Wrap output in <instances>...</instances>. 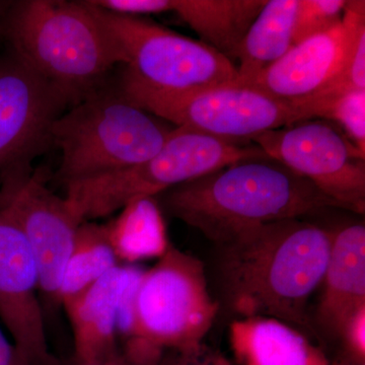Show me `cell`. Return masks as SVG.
Listing matches in <instances>:
<instances>
[{"instance_id":"d4e9b609","label":"cell","mask_w":365,"mask_h":365,"mask_svg":"<svg viewBox=\"0 0 365 365\" xmlns=\"http://www.w3.org/2000/svg\"><path fill=\"white\" fill-rule=\"evenodd\" d=\"M341 337L344 338L350 357L365 361V307L348 319Z\"/></svg>"},{"instance_id":"83f0119b","label":"cell","mask_w":365,"mask_h":365,"mask_svg":"<svg viewBox=\"0 0 365 365\" xmlns=\"http://www.w3.org/2000/svg\"><path fill=\"white\" fill-rule=\"evenodd\" d=\"M68 365H121V354L113 359L98 360V361H83V360L74 359L73 361Z\"/></svg>"},{"instance_id":"8fae6325","label":"cell","mask_w":365,"mask_h":365,"mask_svg":"<svg viewBox=\"0 0 365 365\" xmlns=\"http://www.w3.org/2000/svg\"><path fill=\"white\" fill-rule=\"evenodd\" d=\"M0 210L16 222L32 250L42 304L60 306L62 276L83 222L64 197L48 188L42 175L33 173L0 187Z\"/></svg>"},{"instance_id":"52a82bcc","label":"cell","mask_w":365,"mask_h":365,"mask_svg":"<svg viewBox=\"0 0 365 365\" xmlns=\"http://www.w3.org/2000/svg\"><path fill=\"white\" fill-rule=\"evenodd\" d=\"M91 4L121 54L124 71L120 81L163 93L200 90L237 81L234 61L201 41L141 16L113 14Z\"/></svg>"},{"instance_id":"484cf974","label":"cell","mask_w":365,"mask_h":365,"mask_svg":"<svg viewBox=\"0 0 365 365\" xmlns=\"http://www.w3.org/2000/svg\"><path fill=\"white\" fill-rule=\"evenodd\" d=\"M170 365H232L222 355L206 351L201 347L198 351L182 355V359Z\"/></svg>"},{"instance_id":"5b68a950","label":"cell","mask_w":365,"mask_h":365,"mask_svg":"<svg viewBox=\"0 0 365 365\" xmlns=\"http://www.w3.org/2000/svg\"><path fill=\"white\" fill-rule=\"evenodd\" d=\"M266 157L256 144L175 127L150 160L130 169L69 182L64 198L81 222H90L118 212L135 199L155 197L232 163Z\"/></svg>"},{"instance_id":"f1b7e54d","label":"cell","mask_w":365,"mask_h":365,"mask_svg":"<svg viewBox=\"0 0 365 365\" xmlns=\"http://www.w3.org/2000/svg\"><path fill=\"white\" fill-rule=\"evenodd\" d=\"M334 365H365V361H359V360H355L350 357V359L346 360V361H343L341 362V364Z\"/></svg>"},{"instance_id":"7a4b0ae2","label":"cell","mask_w":365,"mask_h":365,"mask_svg":"<svg viewBox=\"0 0 365 365\" xmlns=\"http://www.w3.org/2000/svg\"><path fill=\"white\" fill-rule=\"evenodd\" d=\"M163 199L175 217L217 246L265 223L342 208L269 157L232 163L165 192Z\"/></svg>"},{"instance_id":"5bb4252c","label":"cell","mask_w":365,"mask_h":365,"mask_svg":"<svg viewBox=\"0 0 365 365\" xmlns=\"http://www.w3.org/2000/svg\"><path fill=\"white\" fill-rule=\"evenodd\" d=\"M346 44L347 30L341 21L331 30L294 45L284 56L244 86L284 102H304L325 90L337 76Z\"/></svg>"},{"instance_id":"9c48e42d","label":"cell","mask_w":365,"mask_h":365,"mask_svg":"<svg viewBox=\"0 0 365 365\" xmlns=\"http://www.w3.org/2000/svg\"><path fill=\"white\" fill-rule=\"evenodd\" d=\"M251 141L345 210L364 215L365 155L333 125L304 120L264 132Z\"/></svg>"},{"instance_id":"ba28073f","label":"cell","mask_w":365,"mask_h":365,"mask_svg":"<svg viewBox=\"0 0 365 365\" xmlns=\"http://www.w3.org/2000/svg\"><path fill=\"white\" fill-rule=\"evenodd\" d=\"M119 86L132 102L174 127L235 143L316 119L304 103L284 102L237 83L181 93L146 90L121 81Z\"/></svg>"},{"instance_id":"9a60e30c","label":"cell","mask_w":365,"mask_h":365,"mask_svg":"<svg viewBox=\"0 0 365 365\" xmlns=\"http://www.w3.org/2000/svg\"><path fill=\"white\" fill-rule=\"evenodd\" d=\"M319 321L328 332L342 335L348 319L365 307V227L348 225L333 234Z\"/></svg>"},{"instance_id":"30bf717a","label":"cell","mask_w":365,"mask_h":365,"mask_svg":"<svg viewBox=\"0 0 365 365\" xmlns=\"http://www.w3.org/2000/svg\"><path fill=\"white\" fill-rule=\"evenodd\" d=\"M71 106L59 88L13 51L0 62V187L32 174L53 146L55 122Z\"/></svg>"},{"instance_id":"4316f807","label":"cell","mask_w":365,"mask_h":365,"mask_svg":"<svg viewBox=\"0 0 365 365\" xmlns=\"http://www.w3.org/2000/svg\"><path fill=\"white\" fill-rule=\"evenodd\" d=\"M0 365H30L0 329Z\"/></svg>"},{"instance_id":"7c38bea8","label":"cell","mask_w":365,"mask_h":365,"mask_svg":"<svg viewBox=\"0 0 365 365\" xmlns=\"http://www.w3.org/2000/svg\"><path fill=\"white\" fill-rule=\"evenodd\" d=\"M0 321L30 365H56L48 349L37 264L21 228L0 210Z\"/></svg>"},{"instance_id":"ac0fdd59","label":"cell","mask_w":365,"mask_h":365,"mask_svg":"<svg viewBox=\"0 0 365 365\" xmlns=\"http://www.w3.org/2000/svg\"><path fill=\"white\" fill-rule=\"evenodd\" d=\"M297 6L299 0H266L240 46L235 83H249L294 47Z\"/></svg>"},{"instance_id":"d6986e66","label":"cell","mask_w":365,"mask_h":365,"mask_svg":"<svg viewBox=\"0 0 365 365\" xmlns=\"http://www.w3.org/2000/svg\"><path fill=\"white\" fill-rule=\"evenodd\" d=\"M105 225L118 260L126 263L160 259L170 245L167 225L155 197L135 199Z\"/></svg>"},{"instance_id":"e0dca14e","label":"cell","mask_w":365,"mask_h":365,"mask_svg":"<svg viewBox=\"0 0 365 365\" xmlns=\"http://www.w3.org/2000/svg\"><path fill=\"white\" fill-rule=\"evenodd\" d=\"M266 0H173V11L201 42L237 59L245 36Z\"/></svg>"},{"instance_id":"603a6c76","label":"cell","mask_w":365,"mask_h":365,"mask_svg":"<svg viewBox=\"0 0 365 365\" xmlns=\"http://www.w3.org/2000/svg\"><path fill=\"white\" fill-rule=\"evenodd\" d=\"M323 118L342 127L346 138L365 155V90L347 91L334 98Z\"/></svg>"},{"instance_id":"7402d4cb","label":"cell","mask_w":365,"mask_h":365,"mask_svg":"<svg viewBox=\"0 0 365 365\" xmlns=\"http://www.w3.org/2000/svg\"><path fill=\"white\" fill-rule=\"evenodd\" d=\"M346 4L344 0H299L294 46L339 25Z\"/></svg>"},{"instance_id":"2e32d148","label":"cell","mask_w":365,"mask_h":365,"mask_svg":"<svg viewBox=\"0 0 365 365\" xmlns=\"http://www.w3.org/2000/svg\"><path fill=\"white\" fill-rule=\"evenodd\" d=\"M230 333L232 351L242 365H331L319 348L279 319H237Z\"/></svg>"},{"instance_id":"f546056e","label":"cell","mask_w":365,"mask_h":365,"mask_svg":"<svg viewBox=\"0 0 365 365\" xmlns=\"http://www.w3.org/2000/svg\"><path fill=\"white\" fill-rule=\"evenodd\" d=\"M121 365H148V364H136V362L128 361V360L124 359L123 357L121 356Z\"/></svg>"},{"instance_id":"277c9868","label":"cell","mask_w":365,"mask_h":365,"mask_svg":"<svg viewBox=\"0 0 365 365\" xmlns=\"http://www.w3.org/2000/svg\"><path fill=\"white\" fill-rule=\"evenodd\" d=\"M174 128L132 102L119 83H106L55 122L56 178L67 185L130 169L153 158Z\"/></svg>"},{"instance_id":"4fadbf2b","label":"cell","mask_w":365,"mask_h":365,"mask_svg":"<svg viewBox=\"0 0 365 365\" xmlns=\"http://www.w3.org/2000/svg\"><path fill=\"white\" fill-rule=\"evenodd\" d=\"M143 272L118 265L64 307L73 332L74 359L98 361L119 355L120 319Z\"/></svg>"},{"instance_id":"44dd1931","label":"cell","mask_w":365,"mask_h":365,"mask_svg":"<svg viewBox=\"0 0 365 365\" xmlns=\"http://www.w3.org/2000/svg\"><path fill=\"white\" fill-rule=\"evenodd\" d=\"M347 30V44L342 66L325 90L309 98L318 119L327 107L347 91L365 90V2L347 1L342 18Z\"/></svg>"},{"instance_id":"ffe728a7","label":"cell","mask_w":365,"mask_h":365,"mask_svg":"<svg viewBox=\"0 0 365 365\" xmlns=\"http://www.w3.org/2000/svg\"><path fill=\"white\" fill-rule=\"evenodd\" d=\"M118 265L105 225L81 222L62 276L60 306L71 304Z\"/></svg>"},{"instance_id":"6da1fadb","label":"cell","mask_w":365,"mask_h":365,"mask_svg":"<svg viewBox=\"0 0 365 365\" xmlns=\"http://www.w3.org/2000/svg\"><path fill=\"white\" fill-rule=\"evenodd\" d=\"M333 232L302 218L250 228L218 245V275L241 319L266 317L312 331L307 302L323 282Z\"/></svg>"},{"instance_id":"cb8c5ba5","label":"cell","mask_w":365,"mask_h":365,"mask_svg":"<svg viewBox=\"0 0 365 365\" xmlns=\"http://www.w3.org/2000/svg\"><path fill=\"white\" fill-rule=\"evenodd\" d=\"M104 11L122 16H141L173 11V0H91Z\"/></svg>"},{"instance_id":"3957f363","label":"cell","mask_w":365,"mask_h":365,"mask_svg":"<svg viewBox=\"0 0 365 365\" xmlns=\"http://www.w3.org/2000/svg\"><path fill=\"white\" fill-rule=\"evenodd\" d=\"M11 51L68 98L71 107L108 83L122 57L88 1L25 0L7 14Z\"/></svg>"},{"instance_id":"8992f818","label":"cell","mask_w":365,"mask_h":365,"mask_svg":"<svg viewBox=\"0 0 365 365\" xmlns=\"http://www.w3.org/2000/svg\"><path fill=\"white\" fill-rule=\"evenodd\" d=\"M217 312L202 261L170 246L144 271L122 314L119 332L158 350L191 354L202 347Z\"/></svg>"}]
</instances>
